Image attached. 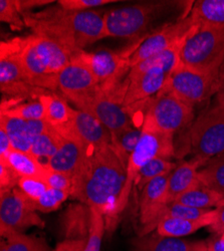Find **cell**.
Here are the masks:
<instances>
[{
    "label": "cell",
    "instance_id": "30",
    "mask_svg": "<svg viewBox=\"0 0 224 251\" xmlns=\"http://www.w3.org/2000/svg\"><path fill=\"white\" fill-rule=\"evenodd\" d=\"M62 140L63 136L50 126V128L45 133L33 141L29 153L46 166L58 150Z\"/></svg>",
    "mask_w": 224,
    "mask_h": 251
},
{
    "label": "cell",
    "instance_id": "29",
    "mask_svg": "<svg viewBox=\"0 0 224 251\" xmlns=\"http://www.w3.org/2000/svg\"><path fill=\"white\" fill-rule=\"evenodd\" d=\"M142 129L139 130L134 126L111 133V147L126 168L129 159L140 141Z\"/></svg>",
    "mask_w": 224,
    "mask_h": 251
},
{
    "label": "cell",
    "instance_id": "12",
    "mask_svg": "<svg viewBox=\"0 0 224 251\" xmlns=\"http://www.w3.org/2000/svg\"><path fill=\"white\" fill-rule=\"evenodd\" d=\"M57 90L66 99L71 100L77 110L96 98L101 89L91 71L76 57H73L70 64L57 76Z\"/></svg>",
    "mask_w": 224,
    "mask_h": 251
},
{
    "label": "cell",
    "instance_id": "41",
    "mask_svg": "<svg viewBox=\"0 0 224 251\" xmlns=\"http://www.w3.org/2000/svg\"><path fill=\"white\" fill-rule=\"evenodd\" d=\"M43 179L46 181V183L50 188H52V189H56V190L66 191L72 194L73 178H71L70 176L47 168Z\"/></svg>",
    "mask_w": 224,
    "mask_h": 251
},
{
    "label": "cell",
    "instance_id": "28",
    "mask_svg": "<svg viewBox=\"0 0 224 251\" xmlns=\"http://www.w3.org/2000/svg\"><path fill=\"white\" fill-rule=\"evenodd\" d=\"M0 128H2L8 135L13 149L24 152L30 151L32 142L28 133L27 121L1 114Z\"/></svg>",
    "mask_w": 224,
    "mask_h": 251
},
{
    "label": "cell",
    "instance_id": "27",
    "mask_svg": "<svg viewBox=\"0 0 224 251\" xmlns=\"http://www.w3.org/2000/svg\"><path fill=\"white\" fill-rule=\"evenodd\" d=\"M5 162L10 168L19 176L23 177H40L43 178L47 167L40 163L29 152H24L12 149L5 159L0 160Z\"/></svg>",
    "mask_w": 224,
    "mask_h": 251
},
{
    "label": "cell",
    "instance_id": "31",
    "mask_svg": "<svg viewBox=\"0 0 224 251\" xmlns=\"http://www.w3.org/2000/svg\"><path fill=\"white\" fill-rule=\"evenodd\" d=\"M199 181L224 196V154L210 159L198 173Z\"/></svg>",
    "mask_w": 224,
    "mask_h": 251
},
{
    "label": "cell",
    "instance_id": "46",
    "mask_svg": "<svg viewBox=\"0 0 224 251\" xmlns=\"http://www.w3.org/2000/svg\"><path fill=\"white\" fill-rule=\"evenodd\" d=\"M12 149V144L8 135L2 128H0V160L5 159Z\"/></svg>",
    "mask_w": 224,
    "mask_h": 251
},
{
    "label": "cell",
    "instance_id": "44",
    "mask_svg": "<svg viewBox=\"0 0 224 251\" xmlns=\"http://www.w3.org/2000/svg\"><path fill=\"white\" fill-rule=\"evenodd\" d=\"M215 220L212 225L208 227V229L210 232L213 233V235L218 236L224 231V202L220 206L215 208Z\"/></svg>",
    "mask_w": 224,
    "mask_h": 251
},
{
    "label": "cell",
    "instance_id": "42",
    "mask_svg": "<svg viewBox=\"0 0 224 251\" xmlns=\"http://www.w3.org/2000/svg\"><path fill=\"white\" fill-rule=\"evenodd\" d=\"M19 176L3 161H0V193L9 192L17 188Z\"/></svg>",
    "mask_w": 224,
    "mask_h": 251
},
{
    "label": "cell",
    "instance_id": "7",
    "mask_svg": "<svg viewBox=\"0 0 224 251\" xmlns=\"http://www.w3.org/2000/svg\"><path fill=\"white\" fill-rule=\"evenodd\" d=\"M145 107L142 126L174 137L188 130L193 123V108L164 89L149 100Z\"/></svg>",
    "mask_w": 224,
    "mask_h": 251
},
{
    "label": "cell",
    "instance_id": "19",
    "mask_svg": "<svg viewBox=\"0 0 224 251\" xmlns=\"http://www.w3.org/2000/svg\"><path fill=\"white\" fill-rule=\"evenodd\" d=\"M92 224V209L81 202L71 204L60 216L59 228L64 240L87 241Z\"/></svg>",
    "mask_w": 224,
    "mask_h": 251
},
{
    "label": "cell",
    "instance_id": "9",
    "mask_svg": "<svg viewBox=\"0 0 224 251\" xmlns=\"http://www.w3.org/2000/svg\"><path fill=\"white\" fill-rule=\"evenodd\" d=\"M0 88L4 95L18 100L47 94L31 85L20 58V38L2 41L0 46Z\"/></svg>",
    "mask_w": 224,
    "mask_h": 251
},
{
    "label": "cell",
    "instance_id": "2",
    "mask_svg": "<svg viewBox=\"0 0 224 251\" xmlns=\"http://www.w3.org/2000/svg\"><path fill=\"white\" fill-rule=\"evenodd\" d=\"M23 16L32 34L55 41L74 56L88 46L108 37L104 15L95 10L68 11L56 5Z\"/></svg>",
    "mask_w": 224,
    "mask_h": 251
},
{
    "label": "cell",
    "instance_id": "5",
    "mask_svg": "<svg viewBox=\"0 0 224 251\" xmlns=\"http://www.w3.org/2000/svg\"><path fill=\"white\" fill-rule=\"evenodd\" d=\"M224 61V27L196 25L182 47L180 62L199 72H219Z\"/></svg>",
    "mask_w": 224,
    "mask_h": 251
},
{
    "label": "cell",
    "instance_id": "48",
    "mask_svg": "<svg viewBox=\"0 0 224 251\" xmlns=\"http://www.w3.org/2000/svg\"><path fill=\"white\" fill-rule=\"evenodd\" d=\"M206 246L212 251H224V240L216 235L205 240Z\"/></svg>",
    "mask_w": 224,
    "mask_h": 251
},
{
    "label": "cell",
    "instance_id": "1",
    "mask_svg": "<svg viewBox=\"0 0 224 251\" xmlns=\"http://www.w3.org/2000/svg\"><path fill=\"white\" fill-rule=\"evenodd\" d=\"M126 182V166L112 149L90 150L79 173L73 179L71 197L98 209L105 216L107 229L118 221L117 207Z\"/></svg>",
    "mask_w": 224,
    "mask_h": 251
},
{
    "label": "cell",
    "instance_id": "8",
    "mask_svg": "<svg viewBox=\"0 0 224 251\" xmlns=\"http://www.w3.org/2000/svg\"><path fill=\"white\" fill-rule=\"evenodd\" d=\"M161 9L159 3H140L112 9L104 15L108 37L144 40L146 32Z\"/></svg>",
    "mask_w": 224,
    "mask_h": 251
},
{
    "label": "cell",
    "instance_id": "16",
    "mask_svg": "<svg viewBox=\"0 0 224 251\" xmlns=\"http://www.w3.org/2000/svg\"><path fill=\"white\" fill-rule=\"evenodd\" d=\"M169 75L161 68H152L135 75H128L129 85L123 101L127 113L159 94L165 87Z\"/></svg>",
    "mask_w": 224,
    "mask_h": 251
},
{
    "label": "cell",
    "instance_id": "43",
    "mask_svg": "<svg viewBox=\"0 0 224 251\" xmlns=\"http://www.w3.org/2000/svg\"><path fill=\"white\" fill-rule=\"evenodd\" d=\"M16 6L23 15L31 12L33 8L52 3L51 0H15Z\"/></svg>",
    "mask_w": 224,
    "mask_h": 251
},
{
    "label": "cell",
    "instance_id": "35",
    "mask_svg": "<svg viewBox=\"0 0 224 251\" xmlns=\"http://www.w3.org/2000/svg\"><path fill=\"white\" fill-rule=\"evenodd\" d=\"M92 209V224L90 235L86 241L85 251H100L101 242H103L106 226L105 216L98 209L91 207Z\"/></svg>",
    "mask_w": 224,
    "mask_h": 251
},
{
    "label": "cell",
    "instance_id": "40",
    "mask_svg": "<svg viewBox=\"0 0 224 251\" xmlns=\"http://www.w3.org/2000/svg\"><path fill=\"white\" fill-rule=\"evenodd\" d=\"M117 1L114 0H59L57 5L68 11H90Z\"/></svg>",
    "mask_w": 224,
    "mask_h": 251
},
{
    "label": "cell",
    "instance_id": "47",
    "mask_svg": "<svg viewBox=\"0 0 224 251\" xmlns=\"http://www.w3.org/2000/svg\"><path fill=\"white\" fill-rule=\"evenodd\" d=\"M216 103L224 107V61L219 70L217 87H216Z\"/></svg>",
    "mask_w": 224,
    "mask_h": 251
},
{
    "label": "cell",
    "instance_id": "11",
    "mask_svg": "<svg viewBox=\"0 0 224 251\" xmlns=\"http://www.w3.org/2000/svg\"><path fill=\"white\" fill-rule=\"evenodd\" d=\"M34 226L44 228L45 222L31 202L17 188L0 193V234L3 238L24 233Z\"/></svg>",
    "mask_w": 224,
    "mask_h": 251
},
{
    "label": "cell",
    "instance_id": "23",
    "mask_svg": "<svg viewBox=\"0 0 224 251\" xmlns=\"http://www.w3.org/2000/svg\"><path fill=\"white\" fill-rule=\"evenodd\" d=\"M45 109V121L55 130L68 126L74 116L75 109L71 108L67 100L54 94H44L38 98Z\"/></svg>",
    "mask_w": 224,
    "mask_h": 251
},
{
    "label": "cell",
    "instance_id": "26",
    "mask_svg": "<svg viewBox=\"0 0 224 251\" xmlns=\"http://www.w3.org/2000/svg\"><path fill=\"white\" fill-rule=\"evenodd\" d=\"M175 202L202 210H210L224 202V196L200 182L192 189L182 194Z\"/></svg>",
    "mask_w": 224,
    "mask_h": 251
},
{
    "label": "cell",
    "instance_id": "20",
    "mask_svg": "<svg viewBox=\"0 0 224 251\" xmlns=\"http://www.w3.org/2000/svg\"><path fill=\"white\" fill-rule=\"evenodd\" d=\"M208 161L193 157L188 161L179 162L170 173L168 181V203L175 202L182 194L200 183L199 170Z\"/></svg>",
    "mask_w": 224,
    "mask_h": 251
},
{
    "label": "cell",
    "instance_id": "4",
    "mask_svg": "<svg viewBox=\"0 0 224 251\" xmlns=\"http://www.w3.org/2000/svg\"><path fill=\"white\" fill-rule=\"evenodd\" d=\"M187 154L206 161L224 154V107L215 103L193 121L184 140L175 147V158Z\"/></svg>",
    "mask_w": 224,
    "mask_h": 251
},
{
    "label": "cell",
    "instance_id": "14",
    "mask_svg": "<svg viewBox=\"0 0 224 251\" xmlns=\"http://www.w3.org/2000/svg\"><path fill=\"white\" fill-rule=\"evenodd\" d=\"M166 174L150 181L143 189L139 203V219L141 232L139 235L151 233L156 229L163 211L168 203V181Z\"/></svg>",
    "mask_w": 224,
    "mask_h": 251
},
{
    "label": "cell",
    "instance_id": "38",
    "mask_svg": "<svg viewBox=\"0 0 224 251\" xmlns=\"http://www.w3.org/2000/svg\"><path fill=\"white\" fill-rule=\"evenodd\" d=\"M0 20L7 24L12 30H22L25 23L23 14L19 12L15 0H1L0 1Z\"/></svg>",
    "mask_w": 224,
    "mask_h": 251
},
{
    "label": "cell",
    "instance_id": "45",
    "mask_svg": "<svg viewBox=\"0 0 224 251\" xmlns=\"http://www.w3.org/2000/svg\"><path fill=\"white\" fill-rule=\"evenodd\" d=\"M85 240H63L52 251H85Z\"/></svg>",
    "mask_w": 224,
    "mask_h": 251
},
{
    "label": "cell",
    "instance_id": "36",
    "mask_svg": "<svg viewBox=\"0 0 224 251\" xmlns=\"http://www.w3.org/2000/svg\"><path fill=\"white\" fill-rule=\"evenodd\" d=\"M49 188L50 187L46 181L40 177L19 178L17 184V189L31 202L32 205L48 191Z\"/></svg>",
    "mask_w": 224,
    "mask_h": 251
},
{
    "label": "cell",
    "instance_id": "10",
    "mask_svg": "<svg viewBox=\"0 0 224 251\" xmlns=\"http://www.w3.org/2000/svg\"><path fill=\"white\" fill-rule=\"evenodd\" d=\"M218 75L219 72H199L180 62L163 89L194 108L216 93Z\"/></svg>",
    "mask_w": 224,
    "mask_h": 251
},
{
    "label": "cell",
    "instance_id": "49",
    "mask_svg": "<svg viewBox=\"0 0 224 251\" xmlns=\"http://www.w3.org/2000/svg\"><path fill=\"white\" fill-rule=\"evenodd\" d=\"M205 243H206V242H205ZM199 251H212V250H210V249H209V248H208V247L206 246V244H205V246H204V247H203L202 249H200Z\"/></svg>",
    "mask_w": 224,
    "mask_h": 251
},
{
    "label": "cell",
    "instance_id": "21",
    "mask_svg": "<svg viewBox=\"0 0 224 251\" xmlns=\"http://www.w3.org/2000/svg\"><path fill=\"white\" fill-rule=\"evenodd\" d=\"M205 244V240L192 241L162 236L155 232L134 238L131 241V251H199Z\"/></svg>",
    "mask_w": 224,
    "mask_h": 251
},
{
    "label": "cell",
    "instance_id": "37",
    "mask_svg": "<svg viewBox=\"0 0 224 251\" xmlns=\"http://www.w3.org/2000/svg\"><path fill=\"white\" fill-rule=\"evenodd\" d=\"M69 197H71V194L69 192L49 188L48 191L33 204V206L36 211L50 213L58 209V207Z\"/></svg>",
    "mask_w": 224,
    "mask_h": 251
},
{
    "label": "cell",
    "instance_id": "50",
    "mask_svg": "<svg viewBox=\"0 0 224 251\" xmlns=\"http://www.w3.org/2000/svg\"><path fill=\"white\" fill-rule=\"evenodd\" d=\"M218 237H219V238H221L222 240H224V231H223L220 235H218Z\"/></svg>",
    "mask_w": 224,
    "mask_h": 251
},
{
    "label": "cell",
    "instance_id": "18",
    "mask_svg": "<svg viewBox=\"0 0 224 251\" xmlns=\"http://www.w3.org/2000/svg\"><path fill=\"white\" fill-rule=\"evenodd\" d=\"M81 111L96 117L111 133L134 126L131 116L123 104L106 96L103 91L88 102Z\"/></svg>",
    "mask_w": 224,
    "mask_h": 251
},
{
    "label": "cell",
    "instance_id": "13",
    "mask_svg": "<svg viewBox=\"0 0 224 251\" xmlns=\"http://www.w3.org/2000/svg\"><path fill=\"white\" fill-rule=\"evenodd\" d=\"M195 24L191 17L184 16L175 23H170L149 34L135 50L130 57V68L143 60L173 47L178 41L184 39L190 33Z\"/></svg>",
    "mask_w": 224,
    "mask_h": 251
},
{
    "label": "cell",
    "instance_id": "39",
    "mask_svg": "<svg viewBox=\"0 0 224 251\" xmlns=\"http://www.w3.org/2000/svg\"><path fill=\"white\" fill-rule=\"evenodd\" d=\"M212 210V209H210ZM210 210H202V209H197L193 207H189L183 205L177 202H173L167 205L162 213L161 219L164 218H181V219H198L202 216H204ZM159 221V222H160Z\"/></svg>",
    "mask_w": 224,
    "mask_h": 251
},
{
    "label": "cell",
    "instance_id": "6",
    "mask_svg": "<svg viewBox=\"0 0 224 251\" xmlns=\"http://www.w3.org/2000/svg\"><path fill=\"white\" fill-rule=\"evenodd\" d=\"M142 135L136 149L132 153L126 168V182L122 191L118 207V216L123 213L128 205L133 186L136 184L139 172L155 158L171 159L175 157V137L153 128L142 126Z\"/></svg>",
    "mask_w": 224,
    "mask_h": 251
},
{
    "label": "cell",
    "instance_id": "17",
    "mask_svg": "<svg viewBox=\"0 0 224 251\" xmlns=\"http://www.w3.org/2000/svg\"><path fill=\"white\" fill-rule=\"evenodd\" d=\"M89 153L90 149L77 138L71 135L63 136L58 150L50 159L46 167L74 179L84 167Z\"/></svg>",
    "mask_w": 224,
    "mask_h": 251
},
{
    "label": "cell",
    "instance_id": "25",
    "mask_svg": "<svg viewBox=\"0 0 224 251\" xmlns=\"http://www.w3.org/2000/svg\"><path fill=\"white\" fill-rule=\"evenodd\" d=\"M189 16L196 25L224 27V0H199L193 2Z\"/></svg>",
    "mask_w": 224,
    "mask_h": 251
},
{
    "label": "cell",
    "instance_id": "33",
    "mask_svg": "<svg viewBox=\"0 0 224 251\" xmlns=\"http://www.w3.org/2000/svg\"><path fill=\"white\" fill-rule=\"evenodd\" d=\"M0 251H50V248L45 238L20 233L2 240Z\"/></svg>",
    "mask_w": 224,
    "mask_h": 251
},
{
    "label": "cell",
    "instance_id": "3",
    "mask_svg": "<svg viewBox=\"0 0 224 251\" xmlns=\"http://www.w3.org/2000/svg\"><path fill=\"white\" fill-rule=\"evenodd\" d=\"M74 54L55 41L36 34L20 38V58L31 85L43 91L57 89V76Z\"/></svg>",
    "mask_w": 224,
    "mask_h": 251
},
{
    "label": "cell",
    "instance_id": "15",
    "mask_svg": "<svg viewBox=\"0 0 224 251\" xmlns=\"http://www.w3.org/2000/svg\"><path fill=\"white\" fill-rule=\"evenodd\" d=\"M60 135H71L83 142L90 150H97L111 145V132L93 115L75 109L71 123L56 130Z\"/></svg>",
    "mask_w": 224,
    "mask_h": 251
},
{
    "label": "cell",
    "instance_id": "32",
    "mask_svg": "<svg viewBox=\"0 0 224 251\" xmlns=\"http://www.w3.org/2000/svg\"><path fill=\"white\" fill-rule=\"evenodd\" d=\"M1 114L18 118L25 121L45 120V109L43 103L37 100H31L28 102H14V100H2Z\"/></svg>",
    "mask_w": 224,
    "mask_h": 251
},
{
    "label": "cell",
    "instance_id": "34",
    "mask_svg": "<svg viewBox=\"0 0 224 251\" xmlns=\"http://www.w3.org/2000/svg\"><path fill=\"white\" fill-rule=\"evenodd\" d=\"M176 163L166 158H155L148 162L139 172V176L136 182L139 189L143 188L155 178L170 174L176 167Z\"/></svg>",
    "mask_w": 224,
    "mask_h": 251
},
{
    "label": "cell",
    "instance_id": "22",
    "mask_svg": "<svg viewBox=\"0 0 224 251\" xmlns=\"http://www.w3.org/2000/svg\"><path fill=\"white\" fill-rule=\"evenodd\" d=\"M216 217L215 209H212L204 216L198 219H181V218H164L157 227L156 233L162 236L174 238H183L198 231L199 229L212 225Z\"/></svg>",
    "mask_w": 224,
    "mask_h": 251
},
{
    "label": "cell",
    "instance_id": "24",
    "mask_svg": "<svg viewBox=\"0 0 224 251\" xmlns=\"http://www.w3.org/2000/svg\"><path fill=\"white\" fill-rule=\"evenodd\" d=\"M185 39L186 38L178 41V43H176L173 47L169 48L168 50L157 53L140 62V64L136 65L135 67L131 68L129 75H138L152 68H161L163 70H165L167 73L171 74L180 64L181 50L183 45H184Z\"/></svg>",
    "mask_w": 224,
    "mask_h": 251
}]
</instances>
